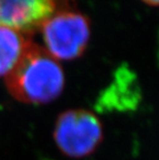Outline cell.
<instances>
[{"instance_id": "cell-1", "label": "cell", "mask_w": 159, "mask_h": 160, "mask_svg": "<svg viewBox=\"0 0 159 160\" xmlns=\"http://www.w3.org/2000/svg\"><path fill=\"white\" fill-rule=\"evenodd\" d=\"M64 83L60 64L47 50L32 42L6 76L9 93L25 103L43 104L55 100L62 93Z\"/></svg>"}, {"instance_id": "cell-3", "label": "cell", "mask_w": 159, "mask_h": 160, "mask_svg": "<svg viewBox=\"0 0 159 160\" xmlns=\"http://www.w3.org/2000/svg\"><path fill=\"white\" fill-rule=\"evenodd\" d=\"M47 52L55 59L72 60L86 50L90 25L85 16L62 12L52 16L40 26Z\"/></svg>"}, {"instance_id": "cell-6", "label": "cell", "mask_w": 159, "mask_h": 160, "mask_svg": "<svg viewBox=\"0 0 159 160\" xmlns=\"http://www.w3.org/2000/svg\"><path fill=\"white\" fill-rule=\"evenodd\" d=\"M143 1L149 5H154V6L159 5V0H143Z\"/></svg>"}, {"instance_id": "cell-2", "label": "cell", "mask_w": 159, "mask_h": 160, "mask_svg": "<svg viewBox=\"0 0 159 160\" xmlns=\"http://www.w3.org/2000/svg\"><path fill=\"white\" fill-rule=\"evenodd\" d=\"M54 138L64 155L73 158L86 157L102 142V125L92 112L69 110L57 119Z\"/></svg>"}, {"instance_id": "cell-4", "label": "cell", "mask_w": 159, "mask_h": 160, "mask_svg": "<svg viewBox=\"0 0 159 160\" xmlns=\"http://www.w3.org/2000/svg\"><path fill=\"white\" fill-rule=\"evenodd\" d=\"M56 6L57 0H0V25L28 34L53 16Z\"/></svg>"}, {"instance_id": "cell-5", "label": "cell", "mask_w": 159, "mask_h": 160, "mask_svg": "<svg viewBox=\"0 0 159 160\" xmlns=\"http://www.w3.org/2000/svg\"><path fill=\"white\" fill-rule=\"evenodd\" d=\"M30 42L26 33L0 25V77L15 68Z\"/></svg>"}]
</instances>
